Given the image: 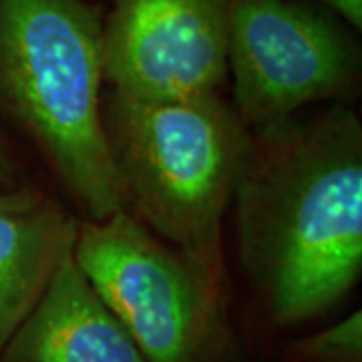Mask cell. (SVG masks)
Instances as JSON below:
<instances>
[{"label": "cell", "mask_w": 362, "mask_h": 362, "mask_svg": "<svg viewBox=\"0 0 362 362\" xmlns=\"http://www.w3.org/2000/svg\"><path fill=\"white\" fill-rule=\"evenodd\" d=\"M286 362H362V312L288 344Z\"/></svg>", "instance_id": "obj_9"}, {"label": "cell", "mask_w": 362, "mask_h": 362, "mask_svg": "<svg viewBox=\"0 0 362 362\" xmlns=\"http://www.w3.org/2000/svg\"><path fill=\"white\" fill-rule=\"evenodd\" d=\"M103 81L123 99L159 103L221 95L226 0H113L101 37Z\"/></svg>", "instance_id": "obj_6"}, {"label": "cell", "mask_w": 362, "mask_h": 362, "mask_svg": "<svg viewBox=\"0 0 362 362\" xmlns=\"http://www.w3.org/2000/svg\"><path fill=\"white\" fill-rule=\"evenodd\" d=\"M226 2L232 107L247 129L354 93L361 49L337 14L302 0Z\"/></svg>", "instance_id": "obj_5"}, {"label": "cell", "mask_w": 362, "mask_h": 362, "mask_svg": "<svg viewBox=\"0 0 362 362\" xmlns=\"http://www.w3.org/2000/svg\"><path fill=\"white\" fill-rule=\"evenodd\" d=\"M238 247L274 326L337 306L362 272V125L342 103L247 129Z\"/></svg>", "instance_id": "obj_1"}, {"label": "cell", "mask_w": 362, "mask_h": 362, "mask_svg": "<svg viewBox=\"0 0 362 362\" xmlns=\"http://www.w3.org/2000/svg\"><path fill=\"white\" fill-rule=\"evenodd\" d=\"M21 185H25L21 180V165L14 159L13 149L8 147V143L0 135V192L16 189Z\"/></svg>", "instance_id": "obj_10"}, {"label": "cell", "mask_w": 362, "mask_h": 362, "mask_svg": "<svg viewBox=\"0 0 362 362\" xmlns=\"http://www.w3.org/2000/svg\"><path fill=\"white\" fill-rule=\"evenodd\" d=\"M73 259L145 362H232L226 296L129 211L77 221Z\"/></svg>", "instance_id": "obj_4"}, {"label": "cell", "mask_w": 362, "mask_h": 362, "mask_svg": "<svg viewBox=\"0 0 362 362\" xmlns=\"http://www.w3.org/2000/svg\"><path fill=\"white\" fill-rule=\"evenodd\" d=\"M314 2L337 14L352 30L362 28V0H314Z\"/></svg>", "instance_id": "obj_11"}, {"label": "cell", "mask_w": 362, "mask_h": 362, "mask_svg": "<svg viewBox=\"0 0 362 362\" xmlns=\"http://www.w3.org/2000/svg\"><path fill=\"white\" fill-rule=\"evenodd\" d=\"M0 362H145V358L78 270L71 247L33 310L0 350Z\"/></svg>", "instance_id": "obj_7"}, {"label": "cell", "mask_w": 362, "mask_h": 362, "mask_svg": "<svg viewBox=\"0 0 362 362\" xmlns=\"http://www.w3.org/2000/svg\"><path fill=\"white\" fill-rule=\"evenodd\" d=\"M103 21L95 0H0V115L90 221L127 211L101 113Z\"/></svg>", "instance_id": "obj_2"}, {"label": "cell", "mask_w": 362, "mask_h": 362, "mask_svg": "<svg viewBox=\"0 0 362 362\" xmlns=\"http://www.w3.org/2000/svg\"><path fill=\"white\" fill-rule=\"evenodd\" d=\"M101 113L125 209L226 296L221 223L247 143L232 103L221 95L143 103L109 90Z\"/></svg>", "instance_id": "obj_3"}, {"label": "cell", "mask_w": 362, "mask_h": 362, "mask_svg": "<svg viewBox=\"0 0 362 362\" xmlns=\"http://www.w3.org/2000/svg\"><path fill=\"white\" fill-rule=\"evenodd\" d=\"M77 221L33 185L0 192V350L71 252Z\"/></svg>", "instance_id": "obj_8"}]
</instances>
